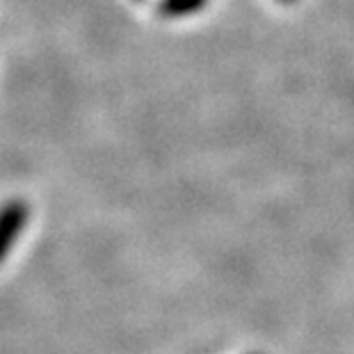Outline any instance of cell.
I'll return each mask as SVG.
<instances>
[{"label": "cell", "mask_w": 354, "mask_h": 354, "mask_svg": "<svg viewBox=\"0 0 354 354\" xmlns=\"http://www.w3.org/2000/svg\"><path fill=\"white\" fill-rule=\"evenodd\" d=\"M281 3H295V0H281Z\"/></svg>", "instance_id": "cell-3"}, {"label": "cell", "mask_w": 354, "mask_h": 354, "mask_svg": "<svg viewBox=\"0 0 354 354\" xmlns=\"http://www.w3.org/2000/svg\"><path fill=\"white\" fill-rule=\"evenodd\" d=\"M28 222V206L24 201H10L0 208V263L7 259V254L19 240L21 231Z\"/></svg>", "instance_id": "cell-1"}, {"label": "cell", "mask_w": 354, "mask_h": 354, "mask_svg": "<svg viewBox=\"0 0 354 354\" xmlns=\"http://www.w3.org/2000/svg\"><path fill=\"white\" fill-rule=\"evenodd\" d=\"M208 0H160V12L165 17H187L206 7Z\"/></svg>", "instance_id": "cell-2"}]
</instances>
